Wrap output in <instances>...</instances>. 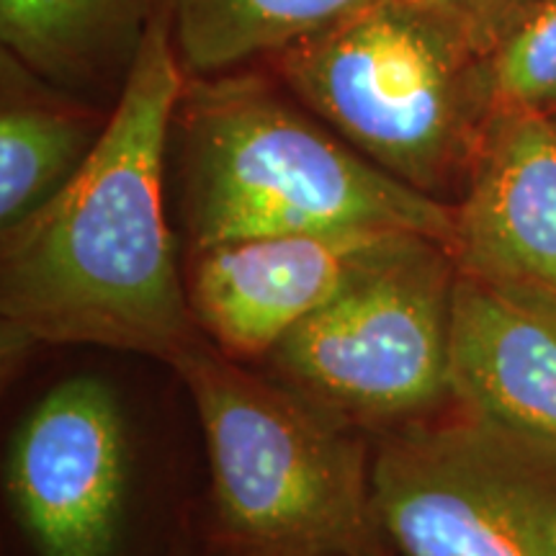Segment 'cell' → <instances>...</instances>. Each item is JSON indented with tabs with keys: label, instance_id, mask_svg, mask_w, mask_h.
<instances>
[{
	"label": "cell",
	"instance_id": "8992f818",
	"mask_svg": "<svg viewBox=\"0 0 556 556\" xmlns=\"http://www.w3.org/2000/svg\"><path fill=\"white\" fill-rule=\"evenodd\" d=\"M371 513L400 556H556V448L464 407L387 426Z\"/></svg>",
	"mask_w": 556,
	"mask_h": 556
},
{
	"label": "cell",
	"instance_id": "7a4b0ae2",
	"mask_svg": "<svg viewBox=\"0 0 556 556\" xmlns=\"http://www.w3.org/2000/svg\"><path fill=\"white\" fill-rule=\"evenodd\" d=\"M176 135L193 253L348 229H400L454 245V204L377 168L258 75L186 80Z\"/></svg>",
	"mask_w": 556,
	"mask_h": 556
},
{
	"label": "cell",
	"instance_id": "6da1fadb",
	"mask_svg": "<svg viewBox=\"0 0 556 556\" xmlns=\"http://www.w3.org/2000/svg\"><path fill=\"white\" fill-rule=\"evenodd\" d=\"M186 80L163 5L78 173L3 229V356L31 345H101L173 364L199 340L165 206Z\"/></svg>",
	"mask_w": 556,
	"mask_h": 556
},
{
	"label": "cell",
	"instance_id": "5bb4252c",
	"mask_svg": "<svg viewBox=\"0 0 556 556\" xmlns=\"http://www.w3.org/2000/svg\"><path fill=\"white\" fill-rule=\"evenodd\" d=\"M492 114H556V0H539L479 58Z\"/></svg>",
	"mask_w": 556,
	"mask_h": 556
},
{
	"label": "cell",
	"instance_id": "4fadbf2b",
	"mask_svg": "<svg viewBox=\"0 0 556 556\" xmlns=\"http://www.w3.org/2000/svg\"><path fill=\"white\" fill-rule=\"evenodd\" d=\"M103 124L73 106L5 93L0 111V227L18 225L58 197L99 142Z\"/></svg>",
	"mask_w": 556,
	"mask_h": 556
},
{
	"label": "cell",
	"instance_id": "8fae6325",
	"mask_svg": "<svg viewBox=\"0 0 556 556\" xmlns=\"http://www.w3.org/2000/svg\"><path fill=\"white\" fill-rule=\"evenodd\" d=\"M157 0H0V39L29 73L83 88L129 73Z\"/></svg>",
	"mask_w": 556,
	"mask_h": 556
},
{
	"label": "cell",
	"instance_id": "9a60e30c",
	"mask_svg": "<svg viewBox=\"0 0 556 556\" xmlns=\"http://www.w3.org/2000/svg\"><path fill=\"white\" fill-rule=\"evenodd\" d=\"M479 60L539 0H400Z\"/></svg>",
	"mask_w": 556,
	"mask_h": 556
},
{
	"label": "cell",
	"instance_id": "277c9868",
	"mask_svg": "<svg viewBox=\"0 0 556 556\" xmlns=\"http://www.w3.org/2000/svg\"><path fill=\"white\" fill-rule=\"evenodd\" d=\"M289 93L377 168L441 199L467 184L492 111L479 60L400 0L276 54Z\"/></svg>",
	"mask_w": 556,
	"mask_h": 556
},
{
	"label": "cell",
	"instance_id": "7c38bea8",
	"mask_svg": "<svg viewBox=\"0 0 556 556\" xmlns=\"http://www.w3.org/2000/svg\"><path fill=\"white\" fill-rule=\"evenodd\" d=\"M379 0H168L186 78H212L328 31Z\"/></svg>",
	"mask_w": 556,
	"mask_h": 556
},
{
	"label": "cell",
	"instance_id": "30bf717a",
	"mask_svg": "<svg viewBox=\"0 0 556 556\" xmlns=\"http://www.w3.org/2000/svg\"><path fill=\"white\" fill-rule=\"evenodd\" d=\"M456 208V266L556 296V122L492 114Z\"/></svg>",
	"mask_w": 556,
	"mask_h": 556
},
{
	"label": "cell",
	"instance_id": "2e32d148",
	"mask_svg": "<svg viewBox=\"0 0 556 556\" xmlns=\"http://www.w3.org/2000/svg\"><path fill=\"white\" fill-rule=\"evenodd\" d=\"M552 119H554V122H556V114H554V116H552Z\"/></svg>",
	"mask_w": 556,
	"mask_h": 556
},
{
	"label": "cell",
	"instance_id": "52a82bcc",
	"mask_svg": "<svg viewBox=\"0 0 556 556\" xmlns=\"http://www.w3.org/2000/svg\"><path fill=\"white\" fill-rule=\"evenodd\" d=\"M5 484L39 556H114L127 495V433L106 381L73 377L24 417Z\"/></svg>",
	"mask_w": 556,
	"mask_h": 556
},
{
	"label": "cell",
	"instance_id": "5b68a950",
	"mask_svg": "<svg viewBox=\"0 0 556 556\" xmlns=\"http://www.w3.org/2000/svg\"><path fill=\"white\" fill-rule=\"evenodd\" d=\"M458 266L448 245L400 235L268 356L276 379L351 422L397 426L451 394Z\"/></svg>",
	"mask_w": 556,
	"mask_h": 556
},
{
	"label": "cell",
	"instance_id": "9c48e42d",
	"mask_svg": "<svg viewBox=\"0 0 556 556\" xmlns=\"http://www.w3.org/2000/svg\"><path fill=\"white\" fill-rule=\"evenodd\" d=\"M451 394L492 426L556 448V296L458 268Z\"/></svg>",
	"mask_w": 556,
	"mask_h": 556
},
{
	"label": "cell",
	"instance_id": "3957f363",
	"mask_svg": "<svg viewBox=\"0 0 556 556\" xmlns=\"http://www.w3.org/2000/svg\"><path fill=\"white\" fill-rule=\"evenodd\" d=\"M189 387L222 528L250 556H374L371 462L351 420L197 340Z\"/></svg>",
	"mask_w": 556,
	"mask_h": 556
},
{
	"label": "cell",
	"instance_id": "ba28073f",
	"mask_svg": "<svg viewBox=\"0 0 556 556\" xmlns=\"http://www.w3.org/2000/svg\"><path fill=\"white\" fill-rule=\"evenodd\" d=\"M400 235L407 232L348 229L199 250L186 289L193 319L225 356L268 358Z\"/></svg>",
	"mask_w": 556,
	"mask_h": 556
}]
</instances>
